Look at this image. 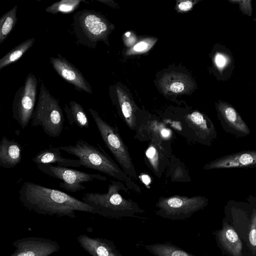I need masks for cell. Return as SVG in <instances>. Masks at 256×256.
Masks as SVG:
<instances>
[{"mask_svg": "<svg viewBox=\"0 0 256 256\" xmlns=\"http://www.w3.org/2000/svg\"><path fill=\"white\" fill-rule=\"evenodd\" d=\"M127 188L120 181L110 180L107 192H86L82 200L93 208L95 214L109 218L134 217L144 212L137 203L120 193Z\"/></svg>", "mask_w": 256, "mask_h": 256, "instance_id": "3957f363", "label": "cell"}, {"mask_svg": "<svg viewBox=\"0 0 256 256\" xmlns=\"http://www.w3.org/2000/svg\"><path fill=\"white\" fill-rule=\"evenodd\" d=\"M216 239L220 248L229 256H242V244L232 226L223 222L222 228L216 233Z\"/></svg>", "mask_w": 256, "mask_h": 256, "instance_id": "ac0fdd59", "label": "cell"}, {"mask_svg": "<svg viewBox=\"0 0 256 256\" xmlns=\"http://www.w3.org/2000/svg\"><path fill=\"white\" fill-rule=\"evenodd\" d=\"M206 196L174 195L160 197L156 204V216L171 220H184L204 208L208 204Z\"/></svg>", "mask_w": 256, "mask_h": 256, "instance_id": "52a82bcc", "label": "cell"}, {"mask_svg": "<svg viewBox=\"0 0 256 256\" xmlns=\"http://www.w3.org/2000/svg\"><path fill=\"white\" fill-rule=\"evenodd\" d=\"M217 118L227 134L239 138L249 135L250 130L236 108L229 102L218 100L215 104Z\"/></svg>", "mask_w": 256, "mask_h": 256, "instance_id": "8fae6325", "label": "cell"}, {"mask_svg": "<svg viewBox=\"0 0 256 256\" xmlns=\"http://www.w3.org/2000/svg\"><path fill=\"white\" fill-rule=\"evenodd\" d=\"M38 82L32 72L26 76L24 84L16 92L12 103V117L22 128L30 122L35 108Z\"/></svg>", "mask_w": 256, "mask_h": 256, "instance_id": "ba28073f", "label": "cell"}, {"mask_svg": "<svg viewBox=\"0 0 256 256\" xmlns=\"http://www.w3.org/2000/svg\"><path fill=\"white\" fill-rule=\"evenodd\" d=\"M17 9L18 6L16 5L0 18V44L6 40L16 24Z\"/></svg>", "mask_w": 256, "mask_h": 256, "instance_id": "484cf974", "label": "cell"}, {"mask_svg": "<svg viewBox=\"0 0 256 256\" xmlns=\"http://www.w3.org/2000/svg\"><path fill=\"white\" fill-rule=\"evenodd\" d=\"M256 167V150H244L226 154L210 162L203 166L204 170L253 168Z\"/></svg>", "mask_w": 256, "mask_h": 256, "instance_id": "5bb4252c", "label": "cell"}, {"mask_svg": "<svg viewBox=\"0 0 256 256\" xmlns=\"http://www.w3.org/2000/svg\"><path fill=\"white\" fill-rule=\"evenodd\" d=\"M36 167L44 174L60 180L59 186L61 188L72 192L84 190V182L107 180L105 176L100 174H88L68 167L50 164H40L36 165Z\"/></svg>", "mask_w": 256, "mask_h": 256, "instance_id": "9c48e42d", "label": "cell"}, {"mask_svg": "<svg viewBox=\"0 0 256 256\" xmlns=\"http://www.w3.org/2000/svg\"><path fill=\"white\" fill-rule=\"evenodd\" d=\"M82 2V0H62L46 7V11L52 14L72 13L78 9Z\"/></svg>", "mask_w": 256, "mask_h": 256, "instance_id": "4316f807", "label": "cell"}, {"mask_svg": "<svg viewBox=\"0 0 256 256\" xmlns=\"http://www.w3.org/2000/svg\"><path fill=\"white\" fill-rule=\"evenodd\" d=\"M234 4H238L240 10L244 15L251 16L252 14V1L251 0H228Z\"/></svg>", "mask_w": 256, "mask_h": 256, "instance_id": "f1b7e54d", "label": "cell"}, {"mask_svg": "<svg viewBox=\"0 0 256 256\" xmlns=\"http://www.w3.org/2000/svg\"><path fill=\"white\" fill-rule=\"evenodd\" d=\"M255 92H256V90H255Z\"/></svg>", "mask_w": 256, "mask_h": 256, "instance_id": "1f68e13d", "label": "cell"}, {"mask_svg": "<svg viewBox=\"0 0 256 256\" xmlns=\"http://www.w3.org/2000/svg\"><path fill=\"white\" fill-rule=\"evenodd\" d=\"M100 134L106 147L113 155L121 168L134 180H138V176L128 146L121 138L118 130L103 119L97 111L89 108Z\"/></svg>", "mask_w": 256, "mask_h": 256, "instance_id": "8992f818", "label": "cell"}, {"mask_svg": "<svg viewBox=\"0 0 256 256\" xmlns=\"http://www.w3.org/2000/svg\"><path fill=\"white\" fill-rule=\"evenodd\" d=\"M59 148L62 150L77 157L82 166L102 172L121 182L130 190L141 193L140 186L114 162L98 144L94 146L82 139H78L74 144Z\"/></svg>", "mask_w": 256, "mask_h": 256, "instance_id": "7a4b0ae2", "label": "cell"}, {"mask_svg": "<svg viewBox=\"0 0 256 256\" xmlns=\"http://www.w3.org/2000/svg\"><path fill=\"white\" fill-rule=\"evenodd\" d=\"M172 154L170 142L156 132L152 133L145 152V159L157 177L161 178L170 162Z\"/></svg>", "mask_w": 256, "mask_h": 256, "instance_id": "30bf717a", "label": "cell"}, {"mask_svg": "<svg viewBox=\"0 0 256 256\" xmlns=\"http://www.w3.org/2000/svg\"><path fill=\"white\" fill-rule=\"evenodd\" d=\"M64 122L63 111L58 99L42 82L36 105L30 120L32 126H40L46 135L56 138L61 134Z\"/></svg>", "mask_w": 256, "mask_h": 256, "instance_id": "277c9868", "label": "cell"}, {"mask_svg": "<svg viewBox=\"0 0 256 256\" xmlns=\"http://www.w3.org/2000/svg\"><path fill=\"white\" fill-rule=\"evenodd\" d=\"M64 110L70 125H76L80 128H89L88 118L80 104L74 100L70 101L68 105H64Z\"/></svg>", "mask_w": 256, "mask_h": 256, "instance_id": "7402d4cb", "label": "cell"}, {"mask_svg": "<svg viewBox=\"0 0 256 256\" xmlns=\"http://www.w3.org/2000/svg\"><path fill=\"white\" fill-rule=\"evenodd\" d=\"M248 246L253 256H256V209L253 210L248 228Z\"/></svg>", "mask_w": 256, "mask_h": 256, "instance_id": "83f0119b", "label": "cell"}, {"mask_svg": "<svg viewBox=\"0 0 256 256\" xmlns=\"http://www.w3.org/2000/svg\"><path fill=\"white\" fill-rule=\"evenodd\" d=\"M187 76L178 72L166 74L161 79L160 84L166 92L182 93L189 90L192 84Z\"/></svg>", "mask_w": 256, "mask_h": 256, "instance_id": "44dd1931", "label": "cell"}, {"mask_svg": "<svg viewBox=\"0 0 256 256\" xmlns=\"http://www.w3.org/2000/svg\"><path fill=\"white\" fill-rule=\"evenodd\" d=\"M50 62L56 72L64 80L74 86L78 91L92 94V88L82 72L70 62L58 54L50 57Z\"/></svg>", "mask_w": 256, "mask_h": 256, "instance_id": "4fadbf2b", "label": "cell"}, {"mask_svg": "<svg viewBox=\"0 0 256 256\" xmlns=\"http://www.w3.org/2000/svg\"><path fill=\"white\" fill-rule=\"evenodd\" d=\"M22 205L39 214L76 218L77 211L95 214L93 208L68 194L54 188L26 182L18 190Z\"/></svg>", "mask_w": 256, "mask_h": 256, "instance_id": "6da1fadb", "label": "cell"}, {"mask_svg": "<svg viewBox=\"0 0 256 256\" xmlns=\"http://www.w3.org/2000/svg\"><path fill=\"white\" fill-rule=\"evenodd\" d=\"M77 240L81 247L92 256H122L114 243L107 239L80 234Z\"/></svg>", "mask_w": 256, "mask_h": 256, "instance_id": "e0dca14e", "label": "cell"}, {"mask_svg": "<svg viewBox=\"0 0 256 256\" xmlns=\"http://www.w3.org/2000/svg\"><path fill=\"white\" fill-rule=\"evenodd\" d=\"M12 246L15 250L10 256H50L60 248L55 240L34 236L17 240Z\"/></svg>", "mask_w": 256, "mask_h": 256, "instance_id": "7c38bea8", "label": "cell"}, {"mask_svg": "<svg viewBox=\"0 0 256 256\" xmlns=\"http://www.w3.org/2000/svg\"><path fill=\"white\" fill-rule=\"evenodd\" d=\"M35 39L30 38L21 42L0 59V70L18 60L32 46Z\"/></svg>", "mask_w": 256, "mask_h": 256, "instance_id": "603a6c76", "label": "cell"}, {"mask_svg": "<svg viewBox=\"0 0 256 256\" xmlns=\"http://www.w3.org/2000/svg\"><path fill=\"white\" fill-rule=\"evenodd\" d=\"M148 46V44L146 42H140L134 46L133 50L135 52H140L146 50Z\"/></svg>", "mask_w": 256, "mask_h": 256, "instance_id": "4dcf8cb0", "label": "cell"}, {"mask_svg": "<svg viewBox=\"0 0 256 256\" xmlns=\"http://www.w3.org/2000/svg\"><path fill=\"white\" fill-rule=\"evenodd\" d=\"M214 72L218 81L227 82L235 68L234 59L230 50L222 44H216L212 53Z\"/></svg>", "mask_w": 256, "mask_h": 256, "instance_id": "9a60e30c", "label": "cell"}, {"mask_svg": "<svg viewBox=\"0 0 256 256\" xmlns=\"http://www.w3.org/2000/svg\"><path fill=\"white\" fill-rule=\"evenodd\" d=\"M60 150L59 146H50L38 152L32 158V160L36 165L56 164L57 166L68 168H79L82 166L79 160L64 158L62 156Z\"/></svg>", "mask_w": 256, "mask_h": 256, "instance_id": "d6986e66", "label": "cell"}, {"mask_svg": "<svg viewBox=\"0 0 256 256\" xmlns=\"http://www.w3.org/2000/svg\"><path fill=\"white\" fill-rule=\"evenodd\" d=\"M72 28L78 43L95 48L98 42H106L112 25L100 13L84 9L74 14Z\"/></svg>", "mask_w": 256, "mask_h": 256, "instance_id": "5b68a950", "label": "cell"}, {"mask_svg": "<svg viewBox=\"0 0 256 256\" xmlns=\"http://www.w3.org/2000/svg\"><path fill=\"white\" fill-rule=\"evenodd\" d=\"M22 147L14 139L2 136L0 142V166L6 168H14L22 160Z\"/></svg>", "mask_w": 256, "mask_h": 256, "instance_id": "ffe728a7", "label": "cell"}, {"mask_svg": "<svg viewBox=\"0 0 256 256\" xmlns=\"http://www.w3.org/2000/svg\"><path fill=\"white\" fill-rule=\"evenodd\" d=\"M190 126L197 140L204 145L212 146L217 138V132L212 121L204 114L194 112L188 116Z\"/></svg>", "mask_w": 256, "mask_h": 256, "instance_id": "2e32d148", "label": "cell"}, {"mask_svg": "<svg viewBox=\"0 0 256 256\" xmlns=\"http://www.w3.org/2000/svg\"><path fill=\"white\" fill-rule=\"evenodd\" d=\"M145 248L155 256H195L180 248L168 244L146 245Z\"/></svg>", "mask_w": 256, "mask_h": 256, "instance_id": "cb8c5ba5", "label": "cell"}, {"mask_svg": "<svg viewBox=\"0 0 256 256\" xmlns=\"http://www.w3.org/2000/svg\"><path fill=\"white\" fill-rule=\"evenodd\" d=\"M168 176L173 182H186L190 181L186 166L179 159L172 154L170 162L167 168Z\"/></svg>", "mask_w": 256, "mask_h": 256, "instance_id": "d4e9b609", "label": "cell"}, {"mask_svg": "<svg viewBox=\"0 0 256 256\" xmlns=\"http://www.w3.org/2000/svg\"><path fill=\"white\" fill-rule=\"evenodd\" d=\"M192 6V2L191 1H183L178 4L179 9L184 12L189 10Z\"/></svg>", "mask_w": 256, "mask_h": 256, "instance_id": "f546056e", "label": "cell"}]
</instances>
